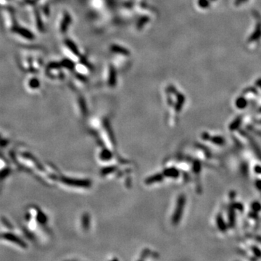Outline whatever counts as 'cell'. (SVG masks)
<instances>
[{"mask_svg":"<svg viewBox=\"0 0 261 261\" xmlns=\"http://www.w3.org/2000/svg\"><path fill=\"white\" fill-rule=\"evenodd\" d=\"M247 105H248V102H247V100L245 99L244 97H240V98L236 99V106L237 107V108L239 109L245 108V107H247Z\"/></svg>","mask_w":261,"mask_h":261,"instance_id":"6da1fadb","label":"cell"}]
</instances>
